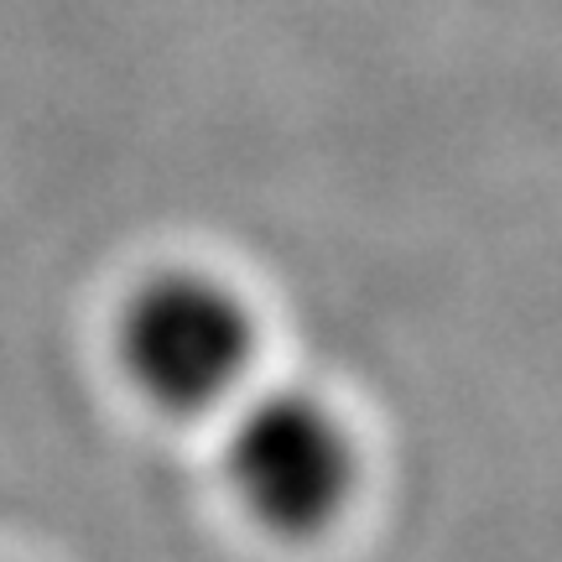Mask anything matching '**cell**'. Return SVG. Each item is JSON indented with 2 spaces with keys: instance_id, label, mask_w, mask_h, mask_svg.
Masks as SVG:
<instances>
[{
  "instance_id": "6da1fadb",
  "label": "cell",
  "mask_w": 562,
  "mask_h": 562,
  "mask_svg": "<svg viewBox=\"0 0 562 562\" xmlns=\"http://www.w3.org/2000/svg\"><path fill=\"white\" fill-rule=\"evenodd\" d=\"M115 355L146 406L167 417H209L245 396L261 355V323L224 277L167 266L121 307Z\"/></svg>"
},
{
  "instance_id": "7a4b0ae2",
  "label": "cell",
  "mask_w": 562,
  "mask_h": 562,
  "mask_svg": "<svg viewBox=\"0 0 562 562\" xmlns=\"http://www.w3.org/2000/svg\"><path fill=\"white\" fill-rule=\"evenodd\" d=\"M224 480L240 510L277 542L334 531L360 490V448L334 406L277 385L245 396L224 438Z\"/></svg>"
}]
</instances>
